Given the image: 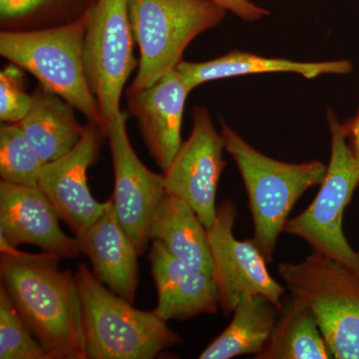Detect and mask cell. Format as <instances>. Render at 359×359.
Here are the masks:
<instances>
[{
  "label": "cell",
  "instance_id": "cell-22",
  "mask_svg": "<svg viewBox=\"0 0 359 359\" xmlns=\"http://www.w3.org/2000/svg\"><path fill=\"white\" fill-rule=\"evenodd\" d=\"M95 0H0L2 30L44 29L83 16Z\"/></svg>",
  "mask_w": 359,
  "mask_h": 359
},
{
  "label": "cell",
  "instance_id": "cell-14",
  "mask_svg": "<svg viewBox=\"0 0 359 359\" xmlns=\"http://www.w3.org/2000/svg\"><path fill=\"white\" fill-rule=\"evenodd\" d=\"M185 78L174 69L151 86L126 90L127 108L138 122L156 164L164 171L181 148L182 123L189 94Z\"/></svg>",
  "mask_w": 359,
  "mask_h": 359
},
{
  "label": "cell",
  "instance_id": "cell-23",
  "mask_svg": "<svg viewBox=\"0 0 359 359\" xmlns=\"http://www.w3.org/2000/svg\"><path fill=\"white\" fill-rule=\"evenodd\" d=\"M44 163L26 138L18 123L0 127V177L1 181L20 186H39Z\"/></svg>",
  "mask_w": 359,
  "mask_h": 359
},
{
  "label": "cell",
  "instance_id": "cell-25",
  "mask_svg": "<svg viewBox=\"0 0 359 359\" xmlns=\"http://www.w3.org/2000/svg\"><path fill=\"white\" fill-rule=\"evenodd\" d=\"M32 93L26 91L25 70L6 65L0 71V119L2 123H20L32 107Z\"/></svg>",
  "mask_w": 359,
  "mask_h": 359
},
{
  "label": "cell",
  "instance_id": "cell-5",
  "mask_svg": "<svg viewBox=\"0 0 359 359\" xmlns=\"http://www.w3.org/2000/svg\"><path fill=\"white\" fill-rule=\"evenodd\" d=\"M128 11L139 48L132 89L151 86L176 69L189 44L228 13L212 0H128Z\"/></svg>",
  "mask_w": 359,
  "mask_h": 359
},
{
  "label": "cell",
  "instance_id": "cell-7",
  "mask_svg": "<svg viewBox=\"0 0 359 359\" xmlns=\"http://www.w3.org/2000/svg\"><path fill=\"white\" fill-rule=\"evenodd\" d=\"M332 152L327 174L313 203L289 219L283 233L301 238L313 252L344 264L359 273V252L347 242L342 229L344 210L359 185V166L347 144L341 123L328 110Z\"/></svg>",
  "mask_w": 359,
  "mask_h": 359
},
{
  "label": "cell",
  "instance_id": "cell-10",
  "mask_svg": "<svg viewBox=\"0 0 359 359\" xmlns=\"http://www.w3.org/2000/svg\"><path fill=\"white\" fill-rule=\"evenodd\" d=\"M192 119L190 137L162 175L166 193L190 205L209 229L216 219L217 190L226 166L223 159L226 148L207 108H194Z\"/></svg>",
  "mask_w": 359,
  "mask_h": 359
},
{
  "label": "cell",
  "instance_id": "cell-27",
  "mask_svg": "<svg viewBox=\"0 0 359 359\" xmlns=\"http://www.w3.org/2000/svg\"><path fill=\"white\" fill-rule=\"evenodd\" d=\"M346 134L347 144L351 149L356 164L359 166V109L358 114L342 124Z\"/></svg>",
  "mask_w": 359,
  "mask_h": 359
},
{
  "label": "cell",
  "instance_id": "cell-6",
  "mask_svg": "<svg viewBox=\"0 0 359 359\" xmlns=\"http://www.w3.org/2000/svg\"><path fill=\"white\" fill-rule=\"evenodd\" d=\"M278 273L313 311L332 358L359 359V273L316 252Z\"/></svg>",
  "mask_w": 359,
  "mask_h": 359
},
{
  "label": "cell",
  "instance_id": "cell-1",
  "mask_svg": "<svg viewBox=\"0 0 359 359\" xmlns=\"http://www.w3.org/2000/svg\"><path fill=\"white\" fill-rule=\"evenodd\" d=\"M60 257L26 254L1 243L0 278L9 299L50 359H87L75 276Z\"/></svg>",
  "mask_w": 359,
  "mask_h": 359
},
{
  "label": "cell",
  "instance_id": "cell-19",
  "mask_svg": "<svg viewBox=\"0 0 359 359\" xmlns=\"http://www.w3.org/2000/svg\"><path fill=\"white\" fill-rule=\"evenodd\" d=\"M149 237L184 263L212 275L207 229L183 200L165 194L151 222Z\"/></svg>",
  "mask_w": 359,
  "mask_h": 359
},
{
  "label": "cell",
  "instance_id": "cell-16",
  "mask_svg": "<svg viewBox=\"0 0 359 359\" xmlns=\"http://www.w3.org/2000/svg\"><path fill=\"white\" fill-rule=\"evenodd\" d=\"M77 238L82 254L89 257L99 280L134 304L139 252L118 219L112 198L105 202L98 219Z\"/></svg>",
  "mask_w": 359,
  "mask_h": 359
},
{
  "label": "cell",
  "instance_id": "cell-18",
  "mask_svg": "<svg viewBox=\"0 0 359 359\" xmlns=\"http://www.w3.org/2000/svg\"><path fill=\"white\" fill-rule=\"evenodd\" d=\"M74 110L41 84L32 92V107L18 124L44 164L67 154L81 140L86 126Z\"/></svg>",
  "mask_w": 359,
  "mask_h": 359
},
{
  "label": "cell",
  "instance_id": "cell-26",
  "mask_svg": "<svg viewBox=\"0 0 359 359\" xmlns=\"http://www.w3.org/2000/svg\"><path fill=\"white\" fill-rule=\"evenodd\" d=\"M226 11L245 21H257L268 15L269 11L250 0H212Z\"/></svg>",
  "mask_w": 359,
  "mask_h": 359
},
{
  "label": "cell",
  "instance_id": "cell-9",
  "mask_svg": "<svg viewBox=\"0 0 359 359\" xmlns=\"http://www.w3.org/2000/svg\"><path fill=\"white\" fill-rule=\"evenodd\" d=\"M237 214L235 203L224 200L207 229L219 309L226 316L233 313L243 294L264 295L282 309L285 289L269 273L261 250L254 241H238L233 236Z\"/></svg>",
  "mask_w": 359,
  "mask_h": 359
},
{
  "label": "cell",
  "instance_id": "cell-11",
  "mask_svg": "<svg viewBox=\"0 0 359 359\" xmlns=\"http://www.w3.org/2000/svg\"><path fill=\"white\" fill-rule=\"evenodd\" d=\"M128 115L120 110L104 130L109 142L114 171V203L118 219L139 255L147 250L151 222L166 194L163 175L148 169L139 159L127 134Z\"/></svg>",
  "mask_w": 359,
  "mask_h": 359
},
{
  "label": "cell",
  "instance_id": "cell-21",
  "mask_svg": "<svg viewBox=\"0 0 359 359\" xmlns=\"http://www.w3.org/2000/svg\"><path fill=\"white\" fill-rule=\"evenodd\" d=\"M257 359L332 358L313 311L294 295L285 297L268 341Z\"/></svg>",
  "mask_w": 359,
  "mask_h": 359
},
{
  "label": "cell",
  "instance_id": "cell-24",
  "mask_svg": "<svg viewBox=\"0 0 359 359\" xmlns=\"http://www.w3.org/2000/svg\"><path fill=\"white\" fill-rule=\"evenodd\" d=\"M0 358L50 359L0 285Z\"/></svg>",
  "mask_w": 359,
  "mask_h": 359
},
{
  "label": "cell",
  "instance_id": "cell-20",
  "mask_svg": "<svg viewBox=\"0 0 359 359\" xmlns=\"http://www.w3.org/2000/svg\"><path fill=\"white\" fill-rule=\"evenodd\" d=\"M280 308L261 294H243L228 327L200 354V359H231L261 353Z\"/></svg>",
  "mask_w": 359,
  "mask_h": 359
},
{
  "label": "cell",
  "instance_id": "cell-17",
  "mask_svg": "<svg viewBox=\"0 0 359 359\" xmlns=\"http://www.w3.org/2000/svg\"><path fill=\"white\" fill-rule=\"evenodd\" d=\"M177 69L193 90L201 84L215 80L263 73H297L306 78L325 74H347L353 71V63L348 60L299 62L290 59L264 57L250 52L233 50L205 62L181 61Z\"/></svg>",
  "mask_w": 359,
  "mask_h": 359
},
{
  "label": "cell",
  "instance_id": "cell-12",
  "mask_svg": "<svg viewBox=\"0 0 359 359\" xmlns=\"http://www.w3.org/2000/svg\"><path fill=\"white\" fill-rule=\"evenodd\" d=\"M103 138L102 128L88 122L77 145L62 157L45 163L40 171L39 188L76 237L98 219L105 207V203L94 199L87 183V171L98 158Z\"/></svg>",
  "mask_w": 359,
  "mask_h": 359
},
{
  "label": "cell",
  "instance_id": "cell-15",
  "mask_svg": "<svg viewBox=\"0 0 359 359\" xmlns=\"http://www.w3.org/2000/svg\"><path fill=\"white\" fill-rule=\"evenodd\" d=\"M149 262L158 295L154 313L163 320L218 313V289L212 276L174 257L158 241H153Z\"/></svg>",
  "mask_w": 359,
  "mask_h": 359
},
{
  "label": "cell",
  "instance_id": "cell-8",
  "mask_svg": "<svg viewBox=\"0 0 359 359\" xmlns=\"http://www.w3.org/2000/svg\"><path fill=\"white\" fill-rule=\"evenodd\" d=\"M128 0H95L87 11L83 39L85 73L101 115L103 132L120 110V100L138 60Z\"/></svg>",
  "mask_w": 359,
  "mask_h": 359
},
{
  "label": "cell",
  "instance_id": "cell-2",
  "mask_svg": "<svg viewBox=\"0 0 359 359\" xmlns=\"http://www.w3.org/2000/svg\"><path fill=\"white\" fill-rule=\"evenodd\" d=\"M221 134L249 198L254 224L252 240L266 263H271L290 212L309 189L323 183L327 166L320 161L292 164L269 158L250 146L222 119Z\"/></svg>",
  "mask_w": 359,
  "mask_h": 359
},
{
  "label": "cell",
  "instance_id": "cell-4",
  "mask_svg": "<svg viewBox=\"0 0 359 359\" xmlns=\"http://www.w3.org/2000/svg\"><path fill=\"white\" fill-rule=\"evenodd\" d=\"M87 13L67 25L44 29L0 32V55L20 66L39 84L57 94L89 122L101 124L95 96L83 62Z\"/></svg>",
  "mask_w": 359,
  "mask_h": 359
},
{
  "label": "cell",
  "instance_id": "cell-13",
  "mask_svg": "<svg viewBox=\"0 0 359 359\" xmlns=\"http://www.w3.org/2000/svg\"><path fill=\"white\" fill-rule=\"evenodd\" d=\"M57 212L39 186H20L0 181V236L11 248L39 247L60 259L81 252L79 241L61 230Z\"/></svg>",
  "mask_w": 359,
  "mask_h": 359
},
{
  "label": "cell",
  "instance_id": "cell-28",
  "mask_svg": "<svg viewBox=\"0 0 359 359\" xmlns=\"http://www.w3.org/2000/svg\"><path fill=\"white\" fill-rule=\"evenodd\" d=\"M358 252H359V250H358Z\"/></svg>",
  "mask_w": 359,
  "mask_h": 359
},
{
  "label": "cell",
  "instance_id": "cell-3",
  "mask_svg": "<svg viewBox=\"0 0 359 359\" xmlns=\"http://www.w3.org/2000/svg\"><path fill=\"white\" fill-rule=\"evenodd\" d=\"M87 359H152L181 344L179 335L152 311L135 309L85 264L75 273Z\"/></svg>",
  "mask_w": 359,
  "mask_h": 359
}]
</instances>
